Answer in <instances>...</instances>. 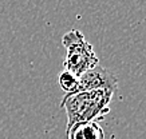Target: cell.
Here are the masks:
<instances>
[{"label":"cell","mask_w":146,"mask_h":139,"mask_svg":"<svg viewBox=\"0 0 146 139\" xmlns=\"http://www.w3.org/2000/svg\"><path fill=\"white\" fill-rule=\"evenodd\" d=\"M68 139H105V131L97 122H80L67 128Z\"/></svg>","instance_id":"277c9868"},{"label":"cell","mask_w":146,"mask_h":139,"mask_svg":"<svg viewBox=\"0 0 146 139\" xmlns=\"http://www.w3.org/2000/svg\"><path fill=\"white\" fill-rule=\"evenodd\" d=\"M62 42L66 48V58L63 62L64 71H68L79 78L82 74L98 66L99 59L93 45L86 40L80 31H68L62 38Z\"/></svg>","instance_id":"7a4b0ae2"},{"label":"cell","mask_w":146,"mask_h":139,"mask_svg":"<svg viewBox=\"0 0 146 139\" xmlns=\"http://www.w3.org/2000/svg\"><path fill=\"white\" fill-rule=\"evenodd\" d=\"M59 86L66 94L79 92V78L68 71H62L59 75Z\"/></svg>","instance_id":"5b68a950"},{"label":"cell","mask_w":146,"mask_h":139,"mask_svg":"<svg viewBox=\"0 0 146 139\" xmlns=\"http://www.w3.org/2000/svg\"><path fill=\"white\" fill-rule=\"evenodd\" d=\"M117 84H118L117 76L99 64L79 76V92L97 90H109L115 92Z\"/></svg>","instance_id":"3957f363"},{"label":"cell","mask_w":146,"mask_h":139,"mask_svg":"<svg viewBox=\"0 0 146 139\" xmlns=\"http://www.w3.org/2000/svg\"><path fill=\"white\" fill-rule=\"evenodd\" d=\"M115 92L109 90L82 91L66 94L62 106L67 114V128L80 122H97L110 112V102Z\"/></svg>","instance_id":"6da1fadb"}]
</instances>
